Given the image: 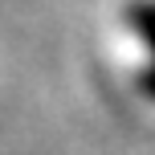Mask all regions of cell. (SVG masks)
Instances as JSON below:
<instances>
[{
    "label": "cell",
    "mask_w": 155,
    "mask_h": 155,
    "mask_svg": "<svg viewBox=\"0 0 155 155\" xmlns=\"http://www.w3.org/2000/svg\"><path fill=\"white\" fill-rule=\"evenodd\" d=\"M127 29L147 49V65L139 70V90L155 102V0H131L127 4Z\"/></svg>",
    "instance_id": "6da1fadb"
}]
</instances>
